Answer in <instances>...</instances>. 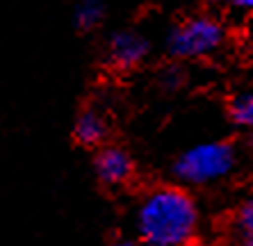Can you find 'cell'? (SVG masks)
Masks as SVG:
<instances>
[{"label":"cell","instance_id":"cell-1","mask_svg":"<svg viewBox=\"0 0 253 246\" xmlns=\"http://www.w3.org/2000/svg\"><path fill=\"white\" fill-rule=\"evenodd\" d=\"M199 203L180 185L148 189L135 207V233L151 246H185L199 237Z\"/></svg>","mask_w":253,"mask_h":246},{"label":"cell","instance_id":"cell-2","mask_svg":"<svg viewBox=\"0 0 253 246\" xmlns=\"http://www.w3.org/2000/svg\"><path fill=\"white\" fill-rule=\"evenodd\" d=\"M237 166V148L230 141H201L173 162V178L187 187H206L228 178Z\"/></svg>","mask_w":253,"mask_h":246},{"label":"cell","instance_id":"cell-3","mask_svg":"<svg viewBox=\"0 0 253 246\" xmlns=\"http://www.w3.org/2000/svg\"><path fill=\"white\" fill-rule=\"evenodd\" d=\"M226 28L221 21L208 14H192L178 21L167 32L165 48L173 59H203L224 46Z\"/></svg>","mask_w":253,"mask_h":246},{"label":"cell","instance_id":"cell-4","mask_svg":"<svg viewBox=\"0 0 253 246\" xmlns=\"http://www.w3.org/2000/svg\"><path fill=\"white\" fill-rule=\"evenodd\" d=\"M151 55V41L137 30H114L105 39V64L119 73L139 69Z\"/></svg>","mask_w":253,"mask_h":246},{"label":"cell","instance_id":"cell-5","mask_svg":"<svg viewBox=\"0 0 253 246\" xmlns=\"http://www.w3.org/2000/svg\"><path fill=\"white\" fill-rule=\"evenodd\" d=\"M94 176L105 187H124L135 178V160L126 148L103 144L94 153Z\"/></svg>","mask_w":253,"mask_h":246},{"label":"cell","instance_id":"cell-6","mask_svg":"<svg viewBox=\"0 0 253 246\" xmlns=\"http://www.w3.org/2000/svg\"><path fill=\"white\" fill-rule=\"evenodd\" d=\"M73 141L83 148H98L107 141L110 135V123L107 117L96 107H83L78 112L76 121H73Z\"/></svg>","mask_w":253,"mask_h":246},{"label":"cell","instance_id":"cell-7","mask_svg":"<svg viewBox=\"0 0 253 246\" xmlns=\"http://www.w3.org/2000/svg\"><path fill=\"white\" fill-rule=\"evenodd\" d=\"M230 237L244 246H253V194L242 199L230 214Z\"/></svg>","mask_w":253,"mask_h":246},{"label":"cell","instance_id":"cell-8","mask_svg":"<svg viewBox=\"0 0 253 246\" xmlns=\"http://www.w3.org/2000/svg\"><path fill=\"white\" fill-rule=\"evenodd\" d=\"M107 16L105 0H76L73 5V25L80 32L96 30Z\"/></svg>","mask_w":253,"mask_h":246},{"label":"cell","instance_id":"cell-9","mask_svg":"<svg viewBox=\"0 0 253 246\" xmlns=\"http://www.w3.org/2000/svg\"><path fill=\"white\" fill-rule=\"evenodd\" d=\"M228 119L242 130H253V91H242L228 103Z\"/></svg>","mask_w":253,"mask_h":246},{"label":"cell","instance_id":"cell-10","mask_svg":"<svg viewBox=\"0 0 253 246\" xmlns=\"http://www.w3.org/2000/svg\"><path fill=\"white\" fill-rule=\"evenodd\" d=\"M183 82H185V73L178 64L167 66V69H162V73H160V84H162V89H167V91L180 89Z\"/></svg>","mask_w":253,"mask_h":246},{"label":"cell","instance_id":"cell-11","mask_svg":"<svg viewBox=\"0 0 253 246\" xmlns=\"http://www.w3.org/2000/svg\"><path fill=\"white\" fill-rule=\"evenodd\" d=\"M233 5L240 7V9H247V12H253V0H233Z\"/></svg>","mask_w":253,"mask_h":246},{"label":"cell","instance_id":"cell-12","mask_svg":"<svg viewBox=\"0 0 253 246\" xmlns=\"http://www.w3.org/2000/svg\"><path fill=\"white\" fill-rule=\"evenodd\" d=\"M208 5H224V2H233V0H206Z\"/></svg>","mask_w":253,"mask_h":246},{"label":"cell","instance_id":"cell-13","mask_svg":"<svg viewBox=\"0 0 253 246\" xmlns=\"http://www.w3.org/2000/svg\"><path fill=\"white\" fill-rule=\"evenodd\" d=\"M251 151H253V130H251Z\"/></svg>","mask_w":253,"mask_h":246},{"label":"cell","instance_id":"cell-14","mask_svg":"<svg viewBox=\"0 0 253 246\" xmlns=\"http://www.w3.org/2000/svg\"><path fill=\"white\" fill-rule=\"evenodd\" d=\"M251 48H253V30H251Z\"/></svg>","mask_w":253,"mask_h":246}]
</instances>
